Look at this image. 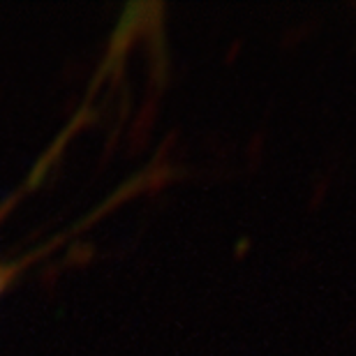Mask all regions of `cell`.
<instances>
[{
    "instance_id": "cell-1",
    "label": "cell",
    "mask_w": 356,
    "mask_h": 356,
    "mask_svg": "<svg viewBox=\"0 0 356 356\" xmlns=\"http://www.w3.org/2000/svg\"><path fill=\"white\" fill-rule=\"evenodd\" d=\"M10 209H12V202H5L3 206H0V218H3ZM54 248H56V241H49L47 245H42V248H38V250H33L28 254H21V257L0 259V296H3L5 291L10 289L12 284L35 264V261H38L40 257H44V254H49Z\"/></svg>"
}]
</instances>
